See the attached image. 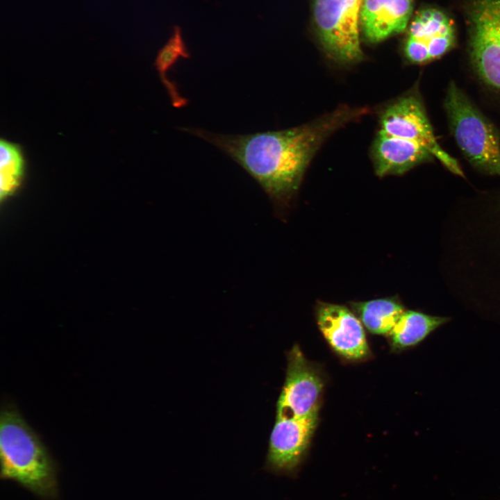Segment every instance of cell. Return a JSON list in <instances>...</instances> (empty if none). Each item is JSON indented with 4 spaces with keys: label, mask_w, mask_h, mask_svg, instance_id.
I'll return each mask as SVG.
<instances>
[{
    "label": "cell",
    "mask_w": 500,
    "mask_h": 500,
    "mask_svg": "<svg viewBox=\"0 0 500 500\" xmlns=\"http://www.w3.org/2000/svg\"><path fill=\"white\" fill-rule=\"evenodd\" d=\"M357 112L344 109L310 124L251 134H220L186 127L181 130L215 146L253 178L272 199L285 201L299 188L324 139Z\"/></svg>",
    "instance_id": "6da1fadb"
},
{
    "label": "cell",
    "mask_w": 500,
    "mask_h": 500,
    "mask_svg": "<svg viewBox=\"0 0 500 500\" xmlns=\"http://www.w3.org/2000/svg\"><path fill=\"white\" fill-rule=\"evenodd\" d=\"M1 478L40 500H60L58 467L45 445L15 409L0 416Z\"/></svg>",
    "instance_id": "7a4b0ae2"
},
{
    "label": "cell",
    "mask_w": 500,
    "mask_h": 500,
    "mask_svg": "<svg viewBox=\"0 0 500 500\" xmlns=\"http://www.w3.org/2000/svg\"><path fill=\"white\" fill-rule=\"evenodd\" d=\"M444 109L454 139L468 161L480 171L500 176L499 133L453 82L447 88Z\"/></svg>",
    "instance_id": "3957f363"
},
{
    "label": "cell",
    "mask_w": 500,
    "mask_h": 500,
    "mask_svg": "<svg viewBox=\"0 0 500 500\" xmlns=\"http://www.w3.org/2000/svg\"><path fill=\"white\" fill-rule=\"evenodd\" d=\"M363 0H314L313 19L325 51L335 60L353 62L362 58L360 12Z\"/></svg>",
    "instance_id": "277c9868"
},
{
    "label": "cell",
    "mask_w": 500,
    "mask_h": 500,
    "mask_svg": "<svg viewBox=\"0 0 500 500\" xmlns=\"http://www.w3.org/2000/svg\"><path fill=\"white\" fill-rule=\"evenodd\" d=\"M317 419L318 410L301 418H276L264 465L267 472L292 478L299 476Z\"/></svg>",
    "instance_id": "5b68a950"
},
{
    "label": "cell",
    "mask_w": 500,
    "mask_h": 500,
    "mask_svg": "<svg viewBox=\"0 0 500 500\" xmlns=\"http://www.w3.org/2000/svg\"><path fill=\"white\" fill-rule=\"evenodd\" d=\"M381 131L415 141L426 147L451 172L463 176L460 166L438 142L424 106L415 95H407L388 106L381 118Z\"/></svg>",
    "instance_id": "8992f818"
},
{
    "label": "cell",
    "mask_w": 500,
    "mask_h": 500,
    "mask_svg": "<svg viewBox=\"0 0 500 500\" xmlns=\"http://www.w3.org/2000/svg\"><path fill=\"white\" fill-rule=\"evenodd\" d=\"M285 380L276 403V417L297 419L318 410L323 381L298 345L288 353Z\"/></svg>",
    "instance_id": "52a82bcc"
},
{
    "label": "cell",
    "mask_w": 500,
    "mask_h": 500,
    "mask_svg": "<svg viewBox=\"0 0 500 500\" xmlns=\"http://www.w3.org/2000/svg\"><path fill=\"white\" fill-rule=\"evenodd\" d=\"M455 40V26L448 15L438 8H423L410 24L404 44L405 55L412 62H426L447 53Z\"/></svg>",
    "instance_id": "ba28073f"
},
{
    "label": "cell",
    "mask_w": 500,
    "mask_h": 500,
    "mask_svg": "<svg viewBox=\"0 0 500 500\" xmlns=\"http://www.w3.org/2000/svg\"><path fill=\"white\" fill-rule=\"evenodd\" d=\"M318 326L332 348L351 360L367 357L369 349L360 320L346 306L320 302L316 308Z\"/></svg>",
    "instance_id": "9c48e42d"
},
{
    "label": "cell",
    "mask_w": 500,
    "mask_h": 500,
    "mask_svg": "<svg viewBox=\"0 0 500 500\" xmlns=\"http://www.w3.org/2000/svg\"><path fill=\"white\" fill-rule=\"evenodd\" d=\"M413 0H363L360 31L371 43L403 32L408 26Z\"/></svg>",
    "instance_id": "30bf717a"
},
{
    "label": "cell",
    "mask_w": 500,
    "mask_h": 500,
    "mask_svg": "<svg viewBox=\"0 0 500 500\" xmlns=\"http://www.w3.org/2000/svg\"><path fill=\"white\" fill-rule=\"evenodd\" d=\"M372 155L375 171L379 176L403 174L433 157L422 144L381 131L374 141Z\"/></svg>",
    "instance_id": "8fae6325"
},
{
    "label": "cell",
    "mask_w": 500,
    "mask_h": 500,
    "mask_svg": "<svg viewBox=\"0 0 500 500\" xmlns=\"http://www.w3.org/2000/svg\"><path fill=\"white\" fill-rule=\"evenodd\" d=\"M449 320L445 317L405 310L389 334L392 346L396 350L413 347Z\"/></svg>",
    "instance_id": "7c38bea8"
},
{
    "label": "cell",
    "mask_w": 500,
    "mask_h": 500,
    "mask_svg": "<svg viewBox=\"0 0 500 500\" xmlns=\"http://www.w3.org/2000/svg\"><path fill=\"white\" fill-rule=\"evenodd\" d=\"M351 307L364 326L372 333L390 334L405 309L394 297L352 302Z\"/></svg>",
    "instance_id": "4fadbf2b"
},
{
    "label": "cell",
    "mask_w": 500,
    "mask_h": 500,
    "mask_svg": "<svg viewBox=\"0 0 500 500\" xmlns=\"http://www.w3.org/2000/svg\"><path fill=\"white\" fill-rule=\"evenodd\" d=\"M181 58H189L190 53L183 38L181 28L176 26L166 44L158 51L155 66L172 106L177 108L186 106L188 101L181 95L177 85L169 78L167 73Z\"/></svg>",
    "instance_id": "5bb4252c"
},
{
    "label": "cell",
    "mask_w": 500,
    "mask_h": 500,
    "mask_svg": "<svg viewBox=\"0 0 500 500\" xmlns=\"http://www.w3.org/2000/svg\"><path fill=\"white\" fill-rule=\"evenodd\" d=\"M24 160L20 149L14 144L1 140L0 143L1 199L10 194L19 183Z\"/></svg>",
    "instance_id": "9a60e30c"
},
{
    "label": "cell",
    "mask_w": 500,
    "mask_h": 500,
    "mask_svg": "<svg viewBox=\"0 0 500 500\" xmlns=\"http://www.w3.org/2000/svg\"><path fill=\"white\" fill-rule=\"evenodd\" d=\"M500 500V499H499Z\"/></svg>",
    "instance_id": "2e32d148"
}]
</instances>
